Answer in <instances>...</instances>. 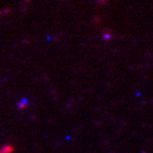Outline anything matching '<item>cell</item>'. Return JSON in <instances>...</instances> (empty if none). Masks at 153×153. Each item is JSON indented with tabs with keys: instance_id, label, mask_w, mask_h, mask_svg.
I'll return each instance as SVG.
<instances>
[{
	"instance_id": "6da1fadb",
	"label": "cell",
	"mask_w": 153,
	"mask_h": 153,
	"mask_svg": "<svg viewBox=\"0 0 153 153\" xmlns=\"http://www.w3.org/2000/svg\"><path fill=\"white\" fill-rule=\"evenodd\" d=\"M14 152V148L11 145H4L2 148L0 149V153H13Z\"/></svg>"
},
{
	"instance_id": "7a4b0ae2",
	"label": "cell",
	"mask_w": 153,
	"mask_h": 153,
	"mask_svg": "<svg viewBox=\"0 0 153 153\" xmlns=\"http://www.w3.org/2000/svg\"><path fill=\"white\" fill-rule=\"evenodd\" d=\"M26 103H27L26 99H23L22 102H19V103H18V107H19V108H25V107H26Z\"/></svg>"
}]
</instances>
